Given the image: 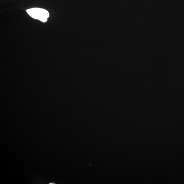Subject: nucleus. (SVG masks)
I'll list each match as a JSON object with an SVG mask.
<instances>
[{
  "mask_svg": "<svg viewBox=\"0 0 184 184\" xmlns=\"http://www.w3.org/2000/svg\"><path fill=\"white\" fill-rule=\"evenodd\" d=\"M26 12L32 18L38 20L43 22L47 21L49 16L48 11L45 9L40 8H31L26 11Z\"/></svg>",
  "mask_w": 184,
  "mask_h": 184,
  "instance_id": "nucleus-1",
  "label": "nucleus"
}]
</instances>
